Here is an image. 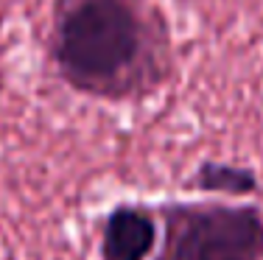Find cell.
<instances>
[{
	"instance_id": "obj_1",
	"label": "cell",
	"mask_w": 263,
	"mask_h": 260,
	"mask_svg": "<svg viewBox=\"0 0 263 260\" xmlns=\"http://www.w3.org/2000/svg\"><path fill=\"white\" fill-rule=\"evenodd\" d=\"M56 76L98 101H143L177 76L165 11L154 0H56L48 34Z\"/></svg>"
},
{
	"instance_id": "obj_4",
	"label": "cell",
	"mask_w": 263,
	"mask_h": 260,
	"mask_svg": "<svg viewBox=\"0 0 263 260\" xmlns=\"http://www.w3.org/2000/svg\"><path fill=\"white\" fill-rule=\"evenodd\" d=\"M199 188L213 190V193H230V196H243L255 190V173L249 168H238V165H221V163H204L196 173Z\"/></svg>"
},
{
	"instance_id": "obj_2",
	"label": "cell",
	"mask_w": 263,
	"mask_h": 260,
	"mask_svg": "<svg viewBox=\"0 0 263 260\" xmlns=\"http://www.w3.org/2000/svg\"><path fill=\"white\" fill-rule=\"evenodd\" d=\"M160 221L154 260H263V213L252 204H162Z\"/></svg>"
},
{
	"instance_id": "obj_3",
	"label": "cell",
	"mask_w": 263,
	"mask_h": 260,
	"mask_svg": "<svg viewBox=\"0 0 263 260\" xmlns=\"http://www.w3.org/2000/svg\"><path fill=\"white\" fill-rule=\"evenodd\" d=\"M157 241V221L148 207L121 204L104 224L101 255L104 260H148Z\"/></svg>"
}]
</instances>
